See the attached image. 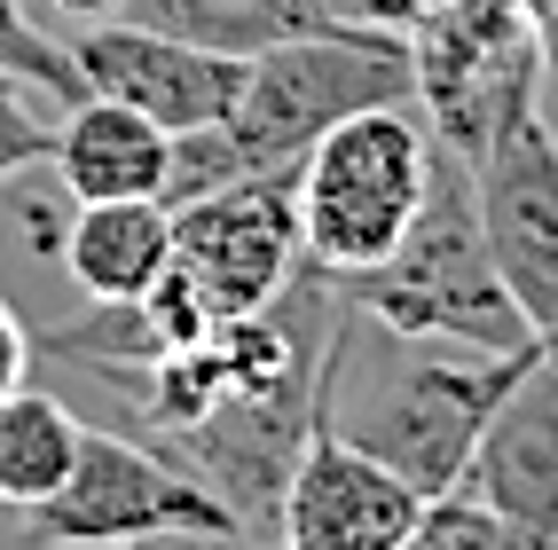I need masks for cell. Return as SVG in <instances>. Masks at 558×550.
<instances>
[{"mask_svg":"<svg viewBox=\"0 0 558 550\" xmlns=\"http://www.w3.org/2000/svg\"><path fill=\"white\" fill-rule=\"evenodd\" d=\"M457 496L488 503L527 535H558V346H535L519 386L496 401Z\"/></svg>","mask_w":558,"mask_h":550,"instance_id":"obj_12","label":"cell"},{"mask_svg":"<svg viewBox=\"0 0 558 550\" xmlns=\"http://www.w3.org/2000/svg\"><path fill=\"white\" fill-rule=\"evenodd\" d=\"M315 417H323V362L213 401L197 425L150 440V449L190 472L236 520V535H276V503H283V480H291V464H300Z\"/></svg>","mask_w":558,"mask_h":550,"instance_id":"obj_8","label":"cell"},{"mask_svg":"<svg viewBox=\"0 0 558 550\" xmlns=\"http://www.w3.org/2000/svg\"><path fill=\"white\" fill-rule=\"evenodd\" d=\"M71 71H80L87 95H110L158 119L166 134H190V126H220L244 95V56H220V48H197L181 32H158V24H119V16H95L80 40H71Z\"/></svg>","mask_w":558,"mask_h":550,"instance_id":"obj_10","label":"cell"},{"mask_svg":"<svg viewBox=\"0 0 558 550\" xmlns=\"http://www.w3.org/2000/svg\"><path fill=\"white\" fill-rule=\"evenodd\" d=\"M173 268V212L166 197H102L80 205L63 229V276L87 300H142Z\"/></svg>","mask_w":558,"mask_h":550,"instance_id":"obj_14","label":"cell"},{"mask_svg":"<svg viewBox=\"0 0 558 550\" xmlns=\"http://www.w3.org/2000/svg\"><path fill=\"white\" fill-rule=\"evenodd\" d=\"M110 550H236V535H213V527H158V535L110 542Z\"/></svg>","mask_w":558,"mask_h":550,"instance_id":"obj_18","label":"cell"},{"mask_svg":"<svg viewBox=\"0 0 558 550\" xmlns=\"http://www.w3.org/2000/svg\"><path fill=\"white\" fill-rule=\"evenodd\" d=\"M535 346H457V339H409V330L369 322L339 291V322L323 346V425L354 449L393 464L425 503L457 496L464 464L488 432L496 401L519 386Z\"/></svg>","mask_w":558,"mask_h":550,"instance_id":"obj_1","label":"cell"},{"mask_svg":"<svg viewBox=\"0 0 558 550\" xmlns=\"http://www.w3.org/2000/svg\"><path fill=\"white\" fill-rule=\"evenodd\" d=\"M71 456H80V417L56 393H32V386L0 393V503L24 511V503L56 496Z\"/></svg>","mask_w":558,"mask_h":550,"instance_id":"obj_16","label":"cell"},{"mask_svg":"<svg viewBox=\"0 0 558 550\" xmlns=\"http://www.w3.org/2000/svg\"><path fill=\"white\" fill-rule=\"evenodd\" d=\"M48 158H56V119L40 110V87L0 71V181H16Z\"/></svg>","mask_w":558,"mask_h":550,"instance_id":"obj_17","label":"cell"},{"mask_svg":"<svg viewBox=\"0 0 558 550\" xmlns=\"http://www.w3.org/2000/svg\"><path fill=\"white\" fill-rule=\"evenodd\" d=\"M24 370H32V330L9 315V300H0V393L24 386Z\"/></svg>","mask_w":558,"mask_h":550,"instance_id":"obj_19","label":"cell"},{"mask_svg":"<svg viewBox=\"0 0 558 550\" xmlns=\"http://www.w3.org/2000/svg\"><path fill=\"white\" fill-rule=\"evenodd\" d=\"M401 550H449V542H440V527H433V511H425V527H417V535H409Z\"/></svg>","mask_w":558,"mask_h":550,"instance_id":"obj_22","label":"cell"},{"mask_svg":"<svg viewBox=\"0 0 558 550\" xmlns=\"http://www.w3.org/2000/svg\"><path fill=\"white\" fill-rule=\"evenodd\" d=\"M409 71L417 95L433 110V134L449 150L480 158L488 142L543 110V40L519 0H440L409 24Z\"/></svg>","mask_w":558,"mask_h":550,"instance_id":"obj_5","label":"cell"},{"mask_svg":"<svg viewBox=\"0 0 558 550\" xmlns=\"http://www.w3.org/2000/svg\"><path fill=\"white\" fill-rule=\"evenodd\" d=\"M173 276L213 322L268 307L300 276V166H259L173 205Z\"/></svg>","mask_w":558,"mask_h":550,"instance_id":"obj_7","label":"cell"},{"mask_svg":"<svg viewBox=\"0 0 558 550\" xmlns=\"http://www.w3.org/2000/svg\"><path fill=\"white\" fill-rule=\"evenodd\" d=\"M339 291L369 322L409 330V339H457V346H496V354L543 346L488 260L480 205H472V158L449 150L440 134H433V181H425L417 220L401 229V244L378 268L347 276Z\"/></svg>","mask_w":558,"mask_h":550,"instance_id":"obj_2","label":"cell"},{"mask_svg":"<svg viewBox=\"0 0 558 550\" xmlns=\"http://www.w3.org/2000/svg\"><path fill=\"white\" fill-rule=\"evenodd\" d=\"M142 24L158 32H181L197 48H220V56H259V48H283L300 32H323L339 24L323 0H126Z\"/></svg>","mask_w":558,"mask_h":550,"instance_id":"obj_15","label":"cell"},{"mask_svg":"<svg viewBox=\"0 0 558 550\" xmlns=\"http://www.w3.org/2000/svg\"><path fill=\"white\" fill-rule=\"evenodd\" d=\"M409 95H417L409 32L323 24V32H300V40H283V48L244 56V95H236L229 119H220V134H229L244 173L300 166L339 119L378 110V102H409Z\"/></svg>","mask_w":558,"mask_h":550,"instance_id":"obj_3","label":"cell"},{"mask_svg":"<svg viewBox=\"0 0 558 550\" xmlns=\"http://www.w3.org/2000/svg\"><path fill=\"white\" fill-rule=\"evenodd\" d=\"M166 158L173 134L142 110L110 102V95H80L56 126V181L71 205H102V197H158L166 190Z\"/></svg>","mask_w":558,"mask_h":550,"instance_id":"obj_13","label":"cell"},{"mask_svg":"<svg viewBox=\"0 0 558 550\" xmlns=\"http://www.w3.org/2000/svg\"><path fill=\"white\" fill-rule=\"evenodd\" d=\"M472 205L511 307L543 346H558V134L543 110L511 119L472 158Z\"/></svg>","mask_w":558,"mask_h":550,"instance_id":"obj_9","label":"cell"},{"mask_svg":"<svg viewBox=\"0 0 558 550\" xmlns=\"http://www.w3.org/2000/svg\"><path fill=\"white\" fill-rule=\"evenodd\" d=\"M236 550H283L276 535H236Z\"/></svg>","mask_w":558,"mask_h":550,"instance_id":"obj_23","label":"cell"},{"mask_svg":"<svg viewBox=\"0 0 558 550\" xmlns=\"http://www.w3.org/2000/svg\"><path fill=\"white\" fill-rule=\"evenodd\" d=\"M56 9H63V16H80V24H95V16H119L126 0H56Z\"/></svg>","mask_w":558,"mask_h":550,"instance_id":"obj_21","label":"cell"},{"mask_svg":"<svg viewBox=\"0 0 558 550\" xmlns=\"http://www.w3.org/2000/svg\"><path fill=\"white\" fill-rule=\"evenodd\" d=\"M425 511L433 503L393 464H378L369 449H354L347 432H330L315 417L276 503V542L283 550H401L425 527Z\"/></svg>","mask_w":558,"mask_h":550,"instance_id":"obj_11","label":"cell"},{"mask_svg":"<svg viewBox=\"0 0 558 550\" xmlns=\"http://www.w3.org/2000/svg\"><path fill=\"white\" fill-rule=\"evenodd\" d=\"M425 181H433V134L409 119V102L339 119L300 158V268L330 283L378 268L417 220Z\"/></svg>","mask_w":558,"mask_h":550,"instance_id":"obj_4","label":"cell"},{"mask_svg":"<svg viewBox=\"0 0 558 550\" xmlns=\"http://www.w3.org/2000/svg\"><path fill=\"white\" fill-rule=\"evenodd\" d=\"M339 24H386V32H409V0H323Z\"/></svg>","mask_w":558,"mask_h":550,"instance_id":"obj_20","label":"cell"},{"mask_svg":"<svg viewBox=\"0 0 558 550\" xmlns=\"http://www.w3.org/2000/svg\"><path fill=\"white\" fill-rule=\"evenodd\" d=\"M16 527L40 550H110V542H134V535H158V527L236 535V520L190 472L173 456H158L142 432H119V425H80V456H71L63 488L24 503Z\"/></svg>","mask_w":558,"mask_h":550,"instance_id":"obj_6","label":"cell"}]
</instances>
